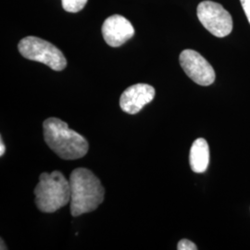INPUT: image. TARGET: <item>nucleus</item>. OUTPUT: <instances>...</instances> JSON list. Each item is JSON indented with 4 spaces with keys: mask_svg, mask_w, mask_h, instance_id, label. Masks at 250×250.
Returning a JSON list of instances; mask_svg holds the SVG:
<instances>
[{
    "mask_svg": "<svg viewBox=\"0 0 250 250\" xmlns=\"http://www.w3.org/2000/svg\"><path fill=\"white\" fill-rule=\"evenodd\" d=\"M44 138L46 145L62 160H78L88 151L86 139L72 130L58 118H48L43 124Z\"/></svg>",
    "mask_w": 250,
    "mask_h": 250,
    "instance_id": "obj_1",
    "label": "nucleus"
},
{
    "mask_svg": "<svg viewBox=\"0 0 250 250\" xmlns=\"http://www.w3.org/2000/svg\"><path fill=\"white\" fill-rule=\"evenodd\" d=\"M69 181L71 213L73 217L94 211L103 202L105 190L93 171L85 168L75 169Z\"/></svg>",
    "mask_w": 250,
    "mask_h": 250,
    "instance_id": "obj_2",
    "label": "nucleus"
},
{
    "mask_svg": "<svg viewBox=\"0 0 250 250\" xmlns=\"http://www.w3.org/2000/svg\"><path fill=\"white\" fill-rule=\"evenodd\" d=\"M36 204L45 213H52L71 201L70 181L59 170L43 172L35 188Z\"/></svg>",
    "mask_w": 250,
    "mask_h": 250,
    "instance_id": "obj_3",
    "label": "nucleus"
},
{
    "mask_svg": "<svg viewBox=\"0 0 250 250\" xmlns=\"http://www.w3.org/2000/svg\"><path fill=\"white\" fill-rule=\"evenodd\" d=\"M18 49L27 60L44 63L53 71L61 72L67 66L66 58L57 46L36 36L22 38L19 43Z\"/></svg>",
    "mask_w": 250,
    "mask_h": 250,
    "instance_id": "obj_4",
    "label": "nucleus"
},
{
    "mask_svg": "<svg viewBox=\"0 0 250 250\" xmlns=\"http://www.w3.org/2000/svg\"><path fill=\"white\" fill-rule=\"evenodd\" d=\"M197 18L201 24L216 37L229 36L232 30L231 14L213 1H203L197 6Z\"/></svg>",
    "mask_w": 250,
    "mask_h": 250,
    "instance_id": "obj_5",
    "label": "nucleus"
},
{
    "mask_svg": "<svg viewBox=\"0 0 250 250\" xmlns=\"http://www.w3.org/2000/svg\"><path fill=\"white\" fill-rule=\"evenodd\" d=\"M179 61L188 77L197 84L208 86L214 83V69L197 51L192 49L184 50L180 54Z\"/></svg>",
    "mask_w": 250,
    "mask_h": 250,
    "instance_id": "obj_6",
    "label": "nucleus"
},
{
    "mask_svg": "<svg viewBox=\"0 0 250 250\" xmlns=\"http://www.w3.org/2000/svg\"><path fill=\"white\" fill-rule=\"evenodd\" d=\"M102 35L105 42L112 47L124 45L134 35V28L130 21L122 15H112L104 21Z\"/></svg>",
    "mask_w": 250,
    "mask_h": 250,
    "instance_id": "obj_7",
    "label": "nucleus"
},
{
    "mask_svg": "<svg viewBox=\"0 0 250 250\" xmlns=\"http://www.w3.org/2000/svg\"><path fill=\"white\" fill-rule=\"evenodd\" d=\"M155 97V88L146 83H136L128 87L120 99L121 108L128 114L138 113Z\"/></svg>",
    "mask_w": 250,
    "mask_h": 250,
    "instance_id": "obj_8",
    "label": "nucleus"
},
{
    "mask_svg": "<svg viewBox=\"0 0 250 250\" xmlns=\"http://www.w3.org/2000/svg\"><path fill=\"white\" fill-rule=\"evenodd\" d=\"M190 167L194 172H205L209 164V147L204 138H197L191 146L189 154Z\"/></svg>",
    "mask_w": 250,
    "mask_h": 250,
    "instance_id": "obj_9",
    "label": "nucleus"
},
{
    "mask_svg": "<svg viewBox=\"0 0 250 250\" xmlns=\"http://www.w3.org/2000/svg\"><path fill=\"white\" fill-rule=\"evenodd\" d=\"M62 8L67 12L76 13L84 8L87 0H62Z\"/></svg>",
    "mask_w": 250,
    "mask_h": 250,
    "instance_id": "obj_10",
    "label": "nucleus"
},
{
    "mask_svg": "<svg viewBox=\"0 0 250 250\" xmlns=\"http://www.w3.org/2000/svg\"><path fill=\"white\" fill-rule=\"evenodd\" d=\"M178 250H197V247L193 243V242L188 240V239H182L179 242L177 246Z\"/></svg>",
    "mask_w": 250,
    "mask_h": 250,
    "instance_id": "obj_11",
    "label": "nucleus"
},
{
    "mask_svg": "<svg viewBox=\"0 0 250 250\" xmlns=\"http://www.w3.org/2000/svg\"><path fill=\"white\" fill-rule=\"evenodd\" d=\"M242 7L245 11V14L250 23V0H240Z\"/></svg>",
    "mask_w": 250,
    "mask_h": 250,
    "instance_id": "obj_12",
    "label": "nucleus"
},
{
    "mask_svg": "<svg viewBox=\"0 0 250 250\" xmlns=\"http://www.w3.org/2000/svg\"><path fill=\"white\" fill-rule=\"evenodd\" d=\"M5 151H6V146H5L4 142L2 140V137H1V140H0V156L1 157L5 154Z\"/></svg>",
    "mask_w": 250,
    "mask_h": 250,
    "instance_id": "obj_13",
    "label": "nucleus"
},
{
    "mask_svg": "<svg viewBox=\"0 0 250 250\" xmlns=\"http://www.w3.org/2000/svg\"><path fill=\"white\" fill-rule=\"evenodd\" d=\"M1 250H7V248L5 247V244H3V239H1Z\"/></svg>",
    "mask_w": 250,
    "mask_h": 250,
    "instance_id": "obj_14",
    "label": "nucleus"
}]
</instances>
